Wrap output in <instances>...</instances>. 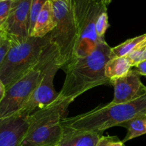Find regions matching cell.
Masks as SVG:
<instances>
[{"instance_id":"cell-1","label":"cell","mask_w":146,"mask_h":146,"mask_svg":"<svg viewBox=\"0 0 146 146\" xmlns=\"http://www.w3.org/2000/svg\"><path fill=\"white\" fill-rule=\"evenodd\" d=\"M113 57L106 41L99 43L88 55L77 58L66 69V78L59 92L63 100L73 102L77 97L93 88L111 84L105 75L106 63Z\"/></svg>"},{"instance_id":"cell-2","label":"cell","mask_w":146,"mask_h":146,"mask_svg":"<svg viewBox=\"0 0 146 146\" xmlns=\"http://www.w3.org/2000/svg\"><path fill=\"white\" fill-rule=\"evenodd\" d=\"M146 113V94L127 104L110 103L71 118H63L61 124L64 130L98 133L119 126L122 123L140 114Z\"/></svg>"},{"instance_id":"cell-3","label":"cell","mask_w":146,"mask_h":146,"mask_svg":"<svg viewBox=\"0 0 146 146\" xmlns=\"http://www.w3.org/2000/svg\"><path fill=\"white\" fill-rule=\"evenodd\" d=\"M70 104L58 95L51 104L30 114L29 128L21 146L59 145L64 131L61 119Z\"/></svg>"},{"instance_id":"cell-4","label":"cell","mask_w":146,"mask_h":146,"mask_svg":"<svg viewBox=\"0 0 146 146\" xmlns=\"http://www.w3.org/2000/svg\"><path fill=\"white\" fill-rule=\"evenodd\" d=\"M49 42L48 34L44 37L30 36L23 42L11 44L0 65V80L6 88L36 65L44 48Z\"/></svg>"},{"instance_id":"cell-5","label":"cell","mask_w":146,"mask_h":146,"mask_svg":"<svg viewBox=\"0 0 146 146\" xmlns=\"http://www.w3.org/2000/svg\"><path fill=\"white\" fill-rule=\"evenodd\" d=\"M56 25L49 33L50 40L59 51L61 69L66 71L76 60L78 34L72 0H51Z\"/></svg>"},{"instance_id":"cell-6","label":"cell","mask_w":146,"mask_h":146,"mask_svg":"<svg viewBox=\"0 0 146 146\" xmlns=\"http://www.w3.org/2000/svg\"><path fill=\"white\" fill-rule=\"evenodd\" d=\"M72 2L78 34L76 59L92 53L102 42L96 32V24L100 14L106 11L108 7L96 0H72Z\"/></svg>"},{"instance_id":"cell-7","label":"cell","mask_w":146,"mask_h":146,"mask_svg":"<svg viewBox=\"0 0 146 146\" xmlns=\"http://www.w3.org/2000/svg\"><path fill=\"white\" fill-rule=\"evenodd\" d=\"M45 61L44 48L36 65L6 88L5 95L0 101V119L19 113L25 106L42 78Z\"/></svg>"},{"instance_id":"cell-8","label":"cell","mask_w":146,"mask_h":146,"mask_svg":"<svg viewBox=\"0 0 146 146\" xmlns=\"http://www.w3.org/2000/svg\"><path fill=\"white\" fill-rule=\"evenodd\" d=\"M46 61L42 78L34 90L31 98L19 113L30 115L54 102L59 93L55 91L54 79L58 70L61 69L59 51L50 40L45 47Z\"/></svg>"},{"instance_id":"cell-9","label":"cell","mask_w":146,"mask_h":146,"mask_svg":"<svg viewBox=\"0 0 146 146\" xmlns=\"http://www.w3.org/2000/svg\"><path fill=\"white\" fill-rule=\"evenodd\" d=\"M31 0H12L9 14L1 32L17 44L30 37V7Z\"/></svg>"},{"instance_id":"cell-10","label":"cell","mask_w":146,"mask_h":146,"mask_svg":"<svg viewBox=\"0 0 146 146\" xmlns=\"http://www.w3.org/2000/svg\"><path fill=\"white\" fill-rule=\"evenodd\" d=\"M141 76L131 69L125 76L111 81L114 88V97L111 103L127 104L141 98L146 94V86L141 81Z\"/></svg>"},{"instance_id":"cell-11","label":"cell","mask_w":146,"mask_h":146,"mask_svg":"<svg viewBox=\"0 0 146 146\" xmlns=\"http://www.w3.org/2000/svg\"><path fill=\"white\" fill-rule=\"evenodd\" d=\"M30 123V115L24 113L0 119V146H21Z\"/></svg>"},{"instance_id":"cell-12","label":"cell","mask_w":146,"mask_h":146,"mask_svg":"<svg viewBox=\"0 0 146 146\" xmlns=\"http://www.w3.org/2000/svg\"><path fill=\"white\" fill-rule=\"evenodd\" d=\"M59 146H96L103 134L64 129Z\"/></svg>"},{"instance_id":"cell-13","label":"cell","mask_w":146,"mask_h":146,"mask_svg":"<svg viewBox=\"0 0 146 146\" xmlns=\"http://www.w3.org/2000/svg\"><path fill=\"white\" fill-rule=\"evenodd\" d=\"M55 25L52 2L51 0H47L40 14H38L31 36H46L51 31H53Z\"/></svg>"},{"instance_id":"cell-14","label":"cell","mask_w":146,"mask_h":146,"mask_svg":"<svg viewBox=\"0 0 146 146\" xmlns=\"http://www.w3.org/2000/svg\"><path fill=\"white\" fill-rule=\"evenodd\" d=\"M132 68L131 61L127 56L113 57L106 64L105 75L111 81L128 75Z\"/></svg>"},{"instance_id":"cell-15","label":"cell","mask_w":146,"mask_h":146,"mask_svg":"<svg viewBox=\"0 0 146 146\" xmlns=\"http://www.w3.org/2000/svg\"><path fill=\"white\" fill-rule=\"evenodd\" d=\"M119 126L123 127L128 130L126 135L123 140V143L145 135L146 134V113L136 115L122 123Z\"/></svg>"},{"instance_id":"cell-16","label":"cell","mask_w":146,"mask_h":146,"mask_svg":"<svg viewBox=\"0 0 146 146\" xmlns=\"http://www.w3.org/2000/svg\"><path fill=\"white\" fill-rule=\"evenodd\" d=\"M145 38L146 34H144L143 35L126 40L122 44H119L113 48H111L113 56V57L126 56Z\"/></svg>"},{"instance_id":"cell-17","label":"cell","mask_w":146,"mask_h":146,"mask_svg":"<svg viewBox=\"0 0 146 146\" xmlns=\"http://www.w3.org/2000/svg\"><path fill=\"white\" fill-rule=\"evenodd\" d=\"M133 67L146 60V38L141 41L128 56H126Z\"/></svg>"},{"instance_id":"cell-18","label":"cell","mask_w":146,"mask_h":146,"mask_svg":"<svg viewBox=\"0 0 146 146\" xmlns=\"http://www.w3.org/2000/svg\"><path fill=\"white\" fill-rule=\"evenodd\" d=\"M47 0H31V7H30V36L33 32L36 21L41 12L44 4Z\"/></svg>"},{"instance_id":"cell-19","label":"cell","mask_w":146,"mask_h":146,"mask_svg":"<svg viewBox=\"0 0 146 146\" xmlns=\"http://www.w3.org/2000/svg\"><path fill=\"white\" fill-rule=\"evenodd\" d=\"M109 26L108 16L106 10L100 14L96 24V32L98 38L102 41H105V34Z\"/></svg>"},{"instance_id":"cell-20","label":"cell","mask_w":146,"mask_h":146,"mask_svg":"<svg viewBox=\"0 0 146 146\" xmlns=\"http://www.w3.org/2000/svg\"><path fill=\"white\" fill-rule=\"evenodd\" d=\"M96 146H125V143L121 141L118 136L102 135L100 138Z\"/></svg>"},{"instance_id":"cell-21","label":"cell","mask_w":146,"mask_h":146,"mask_svg":"<svg viewBox=\"0 0 146 146\" xmlns=\"http://www.w3.org/2000/svg\"><path fill=\"white\" fill-rule=\"evenodd\" d=\"M11 2L12 0L0 2V31H2L6 21L8 19Z\"/></svg>"},{"instance_id":"cell-22","label":"cell","mask_w":146,"mask_h":146,"mask_svg":"<svg viewBox=\"0 0 146 146\" xmlns=\"http://www.w3.org/2000/svg\"><path fill=\"white\" fill-rule=\"evenodd\" d=\"M11 46V42L7 37L3 36L1 41H0V65L5 58L7 53L9 51Z\"/></svg>"},{"instance_id":"cell-23","label":"cell","mask_w":146,"mask_h":146,"mask_svg":"<svg viewBox=\"0 0 146 146\" xmlns=\"http://www.w3.org/2000/svg\"><path fill=\"white\" fill-rule=\"evenodd\" d=\"M132 69L136 73H138L140 76H146V60L134 66Z\"/></svg>"},{"instance_id":"cell-24","label":"cell","mask_w":146,"mask_h":146,"mask_svg":"<svg viewBox=\"0 0 146 146\" xmlns=\"http://www.w3.org/2000/svg\"><path fill=\"white\" fill-rule=\"evenodd\" d=\"M6 92V87L4 85L1 81L0 80V101L2 100V98H4V95H5Z\"/></svg>"},{"instance_id":"cell-25","label":"cell","mask_w":146,"mask_h":146,"mask_svg":"<svg viewBox=\"0 0 146 146\" xmlns=\"http://www.w3.org/2000/svg\"><path fill=\"white\" fill-rule=\"evenodd\" d=\"M97 1H98V2H104V4H106V6H107V0H96ZM107 7H108V6H107Z\"/></svg>"},{"instance_id":"cell-26","label":"cell","mask_w":146,"mask_h":146,"mask_svg":"<svg viewBox=\"0 0 146 146\" xmlns=\"http://www.w3.org/2000/svg\"><path fill=\"white\" fill-rule=\"evenodd\" d=\"M3 36H4V34H3V33L1 32V31H0V41H1V38H2Z\"/></svg>"},{"instance_id":"cell-27","label":"cell","mask_w":146,"mask_h":146,"mask_svg":"<svg viewBox=\"0 0 146 146\" xmlns=\"http://www.w3.org/2000/svg\"><path fill=\"white\" fill-rule=\"evenodd\" d=\"M111 1H112V0H107V3H106V4H107V6L109 5V4H111Z\"/></svg>"},{"instance_id":"cell-28","label":"cell","mask_w":146,"mask_h":146,"mask_svg":"<svg viewBox=\"0 0 146 146\" xmlns=\"http://www.w3.org/2000/svg\"><path fill=\"white\" fill-rule=\"evenodd\" d=\"M11 1V0H0V2H1V1Z\"/></svg>"},{"instance_id":"cell-29","label":"cell","mask_w":146,"mask_h":146,"mask_svg":"<svg viewBox=\"0 0 146 146\" xmlns=\"http://www.w3.org/2000/svg\"><path fill=\"white\" fill-rule=\"evenodd\" d=\"M55 146H59V145H55Z\"/></svg>"}]
</instances>
